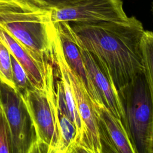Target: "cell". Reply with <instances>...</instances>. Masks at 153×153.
Listing matches in <instances>:
<instances>
[{
    "instance_id": "obj_4",
    "label": "cell",
    "mask_w": 153,
    "mask_h": 153,
    "mask_svg": "<svg viewBox=\"0 0 153 153\" xmlns=\"http://www.w3.org/2000/svg\"><path fill=\"white\" fill-rule=\"evenodd\" d=\"M20 94L33 123L37 153H56L59 131L56 108L55 75L50 77L46 91L33 87Z\"/></svg>"
},
{
    "instance_id": "obj_2",
    "label": "cell",
    "mask_w": 153,
    "mask_h": 153,
    "mask_svg": "<svg viewBox=\"0 0 153 153\" xmlns=\"http://www.w3.org/2000/svg\"><path fill=\"white\" fill-rule=\"evenodd\" d=\"M0 26L37 62L53 63L56 29L50 8L36 0H0Z\"/></svg>"
},
{
    "instance_id": "obj_7",
    "label": "cell",
    "mask_w": 153,
    "mask_h": 153,
    "mask_svg": "<svg viewBox=\"0 0 153 153\" xmlns=\"http://www.w3.org/2000/svg\"><path fill=\"white\" fill-rule=\"evenodd\" d=\"M65 64L76 106L84 127V148L85 152L87 153H102L103 149L97 118L91 98L84 84L69 68L65 59Z\"/></svg>"
},
{
    "instance_id": "obj_5",
    "label": "cell",
    "mask_w": 153,
    "mask_h": 153,
    "mask_svg": "<svg viewBox=\"0 0 153 153\" xmlns=\"http://www.w3.org/2000/svg\"><path fill=\"white\" fill-rule=\"evenodd\" d=\"M0 106L11 130L13 153H37L35 130L26 103L19 92L1 81Z\"/></svg>"
},
{
    "instance_id": "obj_16",
    "label": "cell",
    "mask_w": 153,
    "mask_h": 153,
    "mask_svg": "<svg viewBox=\"0 0 153 153\" xmlns=\"http://www.w3.org/2000/svg\"><path fill=\"white\" fill-rule=\"evenodd\" d=\"M41 4L50 8H56L71 5L79 0H36Z\"/></svg>"
},
{
    "instance_id": "obj_12",
    "label": "cell",
    "mask_w": 153,
    "mask_h": 153,
    "mask_svg": "<svg viewBox=\"0 0 153 153\" xmlns=\"http://www.w3.org/2000/svg\"><path fill=\"white\" fill-rule=\"evenodd\" d=\"M143 74L153 105V32L144 30L141 39Z\"/></svg>"
},
{
    "instance_id": "obj_10",
    "label": "cell",
    "mask_w": 153,
    "mask_h": 153,
    "mask_svg": "<svg viewBox=\"0 0 153 153\" xmlns=\"http://www.w3.org/2000/svg\"><path fill=\"white\" fill-rule=\"evenodd\" d=\"M79 47L90 77L102 103L114 116L121 120L123 124L125 114L118 91L93 56L84 48Z\"/></svg>"
},
{
    "instance_id": "obj_3",
    "label": "cell",
    "mask_w": 153,
    "mask_h": 153,
    "mask_svg": "<svg viewBox=\"0 0 153 153\" xmlns=\"http://www.w3.org/2000/svg\"><path fill=\"white\" fill-rule=\"evenodd\" d=\"M118 93L125 114L123 124L136 153H152L153 105L143 73Z\"/></svg>"
},
{
    "instance_id": "obj_6",
    "label": "cell",
    "mask_w": 153,
    "mask_h": 153,
    "mask_svg": "<svg viewBox=\"0 0 153 153\" xmlns=\"http://www.w3.org/2000/svg\"><path fill=\"white\" fill-rule=\"evenodd\" d=\"M128 19L122 0H79L66 7L50 8L53 23L118 22Z\"/></svg>"
},
{
    "instance_id": "obj_18",
    "label": "cell",
    "mask_w": 153,
    "mask_h": 153,
    "mask_svg": "<svg viewBox=\"0 0 153 153\" xmlns=\"http://www.w3.org/2000/svg\"><path fill=\"white\" fill-rule=\"evenodd\" d=\"M152 153H153V142H152Z\"/></svg>"
},
{
    "instance_id": "obj_8",
    "label": "cell",
    "mask_w": 153,
    "mask_h": 153,
    "mask_svg": "<svg viewBox=\"0 0 153 153\" xmlns=\"http://www.w3.org/2000/svg\"><path fill=\"white\" fill-rule=\"evenodd\" d=\"M103 152L136 153L122 121L102 103H93Z\"/></svg>"
},
{
    "instance_id": "obj_15",
    "label": "cell",
    "mask_w": 153,
    "mask_h": 153,
    "mask_svg": "<svg viewBox=\"0 0 153 153\" xmlns=\"http://www.w3.org/2000/svg\"><path fill=\"white\" fill-rule=\"evenodd\" d=\"M13 153V141L10 126L0 106V153Z\"/></svg>"
},
{
    "instance_id": "obj_9",
    "label": "cell",
    "mask_w": 153,
    "mask_h": 153,
    "mask_svg": "<svg viewBox=\"0 0 153 153\" xmlns=\"http://www.w3.org/2000/svg\"><path fill=\"white\" fill-rule=\"evenodd\" d=\"M54 24L67 64L84 84L93 102L102 103L90 77L70 23L68 22H57Z\"/></svg>"
},
{
    "instance_id": "obj_1",
    "label": "cell",
    "mask_w": 153,
    "mask_h": 153,
    "mask_svg": "<svg viewBox=\"0 0 153 153\" xmlns=\"http://www.w3.org/2000/svg\"><path fill=\"white\" fill-rule=\"evenodd\" d=\"M71 26L78 44L93 56L118 91L143 73L141 39L145 30L134 17Z\"/></svg>"
},
{
    "instance_id": "obj_17",
    "label": "cell",
    "mask_w": 153,
    "mask_h": 153,
    "mask_svg": "<svg viewBox=\"0 0 153 153\" xmlns=\"http://www.w3.org/2000/svg\"><path fill=\"white\" fill-rule=\"evenodd\" d=\"M151 11H152V13L153 14V2L152 3V5H151Z\"/></svg>"
},
{
    "instance_id": "obj_11",
    "label": "cell",
    "mask_w": 153,
    "mask_h": 153,
    "mask_svg": "<svg viewBox=\"0 0 153 153\" xmlns=\"http://www.w3.org/2000/svg\"><path fill=\"white\" fill-rule=\"evenodd\" d=\"M0 40L6 45L25 69L33 86L42 91H47V76L49 69L54 65L50 62L46 65L37 62L26 50L4 28L0 26Z\"/></svg>"
},
{
    "instance_id": "obj_13",
    "label": "cell",
    "mask_w": 153,
    "mask_h": 153,
    "mask_svg": "<svg viewBox=\"0 0 153 153\" xmlns=\"http://www.w3.org/2000/svg\"><path fill=\"white\" fill-rule=\"evenodd\" d=\"M11 71L16 90L20 93L33 88L25 69L15 57L10 53Z\"/></svg>"
},
{
    "instance_id": "obj_14",
    "label": "cell",
    "mask_w": 153,
    "mask_h": 153,
    "mask_svg": "<svg viewBox=\"0 0 153 153\" xmlns=\"http://www.w3.org/2000/svg\"><path fill=\"white\" fill-rule=\"evenodd\" d=\"M0 81L16 89L13 81L10 53L6 45L0 40Z\"/></svg>"
}]
</instances>
